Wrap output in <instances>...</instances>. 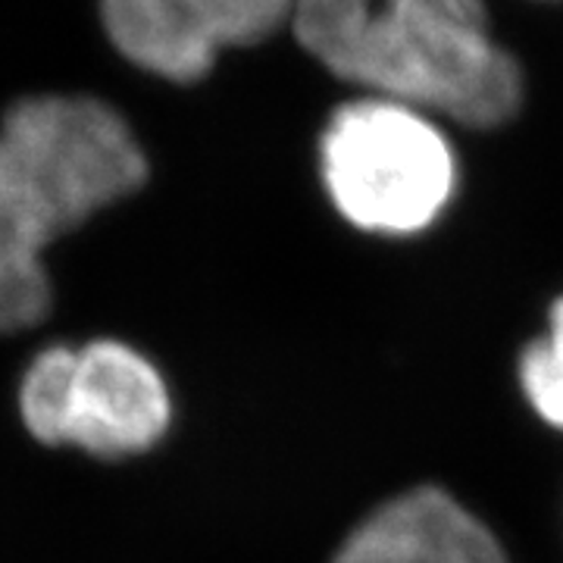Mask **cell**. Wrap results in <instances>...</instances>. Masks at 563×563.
Wrapping results in <instances>:
<instances>
[{"label": "cell", "mask_w": 563, "mask_h": 563, "mask_svg": "<svg viewBox=\"0 0 563 563\" xmlns=\"http://www.w3.org/2000/svg\"><path fill=\"white\" fill-rule=\"evenodd\" d=\"M288 25L332 76L435 120L495 129L523 107L485 0H295Z\"/></svg>", "instance_id": "7a4b0ae2"}, {"label": "cell", "mask_w": 563, "mask_h": 563, "mask_svg": "<svg viewBox=\"0 0 563 563\" xmlns=\"http://www.w3.org/2000/svg\"><path fill=\"white\" fill-rule=\"evenodd\" d=\"M332 563H514L501 539L448 488L420 483L351 526Z\"/></svg>", "instance_id": "8992f818"}, {"label": "cell", "mask_w": 563, "mask_h": 563, "mask_svg": "<svg viewBox=\"0 0 563 563\" xmlns=\"http://www.w3.org/2000/svg\"><path fill=\"white\" fill-rule=\"evenodd\" d=\"M176 404L157 363L120 339L76 347L66 448L98 461L147 454L173 429Z\"/></svg>", "instance_id": "5b68a950"}, {"label": "cell", "mask_w": 563, "mask_h": 563, "mask_svg": "<svg viewBox=\"0 0 563 563\" xmlns=\"http://www.w3.org/2000/svg\"><path fill=\"white\" fill-rule=\"evenodd\" d=\"M517 385L539 420L563 432V295L548 307V325L517 357Z\"/></svg>", "instance_id": "ba28073f"}, {"label": "cell", "mask_w": 563, "mask_h": 563, "mask_svg": "<svg viewBox=\"0 0 563 563\" xmlns=\"http://www.w3.org/2000/svg\"><path fill=\"white\" fill-rule=\"evenodd\" d=\"M144 147L101 98L38 95L0 122V339L47 320L44 254L147 181Z\"/></svg>", "instance_id": "6da1fadb"}, {"label": "cell", "mask_w": 563, "mask_h": 563, "mask_svg": "<svg viewBox=\"0 0 563 563\" xmlns=\"http://www.w3.org/2000/svg\"><path fill=\"white\" fill-rule=\"evenodd\" d=\"M110 44L132 66L166 81L203 79L217 54L269 38L295 0H101Z\"/></svg>", "instance_id": "277c9868"}, {"label": "cell", "mask_w": 563, "mask_h": 563, "mask_svg": "<svg viewBox=\"0 0 563 563\" xmlns=\"http://www.w3.org/2000/svg\"><path fill=\"white\" fill-rule=\"evenodd\" d=\"M76 344H51L38 351L20 379L16 407L25 432L44 448H66V417L73 388Z\"/></svg>", "instance_id": "52a82bcc"}, {"label": "cell", "mask_w": 563, "mask_h": 563, "mask_svg": "<svg viewBox=\"0 0 563 563\" xmlns=\"http://www.w3.org/2000/svg\"><path fill=\"white\" fill-rule=\"evenodd\" d=\"M320 176L347 225L379 239H410L442 220L461 169L435 117L363 95L325 122Z\"/></svg>", "instance_id": "3957f363"}]
</instances>
